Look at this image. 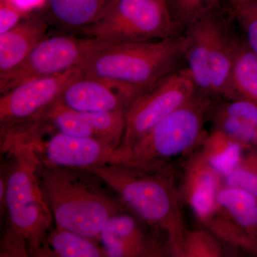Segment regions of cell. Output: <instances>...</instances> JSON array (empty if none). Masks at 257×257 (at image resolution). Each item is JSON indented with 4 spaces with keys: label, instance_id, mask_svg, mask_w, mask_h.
I'll return each mask as SVG.
<instances>
[{
    "label": "cell",
    "instance_id": "7c38bea8",
    "mask_svg": "<svg viewBox=\"0 0 257 257\" xmlns=\"http://www.w3.org/2000/svg\"><path fill=\"white\" fill-rule=\"evenodd\" d=\"M144 92L82 73L69 83L58 101L79 113L125 111Z\"/></svg>",
    "mask_w": 257,
    "mask_h": 257
},
{
    "label": "cell",
    "instance_id": "277c9868",
    "mask_svg": "<svg viewBox=\"0 0 257 257\" xmlns=\"http://www.w3.org/2000/svg\"><path fill=\"white\" fill-rule=\"evenodd\" d=\"M184 51V37L113 43L98 51L80 68L87 75L145 91L175 72Z\"/></svg>",
    "mask_w": 257,
    "mask_h": 257
},
{
    "label": "cell",
    "instance_id": "4fadbf2b",
    "mask_svg": "<svg viewBox=\"0 0 257 257\" xmlns=\"http://www.w3.org/2000/svg\"><path fill=\"white\" fill-rule=\"evenodd\" d=\"M224 184V179L208 163L200 148L189 155L179 193L182 200L203 224L217 211V196Z\"/></svg>",
    "mask_w": 257,
    "mask_h": 257
},
{
    "label": "cell",
    "instance_id": "83f0119b",
    "mask_svg": "<svg viewBox=\"0 0 257 257\" xmlns=\"http://www.w3.org/2000/svg\"><path fill=\"white\" fill-rule=\"evenodd\" d=\"M234 15L244 34L243 41L257 54V0L248 2Z\"/></svg>",
    "mask_w": 257,
    "mask_h": 257
},
{
    "label": "cell",
    "instance_id": "52a82bcc",
    "mask_svg": "<svg viewBox=\"0 0 257 257\" xmlns=\"http://www.w3.org/2000/svg\"><path fill=\"white\" fill-rule=\"evenodd\" d=\"M197 93L186 67L175 70L147 89L125 111L124 135L111 160L130 149Z\"/></svg>",
    "mask_w": 257,
    "mask_h": 257
},
{
    "label": "cell",
    "instance_id": "484cf974",
    "mask_svg": "<svg viewBox=\"0 0 257 257\" xmlns=\"http://www.w3.org/2000/svg\"><path fill=\"white\" fill-rule=\"evenodd\" d=\"M177 30L187 29L215 7L219 0H166Z\"/></svg>",
    "mask_w": 257,
    "mask_h": 257
},
{
    "label": "cell",
    "instance_id": "4316f807",
    "mask_svg": "<svg viewBox=\"0 0 257 257\" xmlns=\"http://www.w3.org/2000/svg\"><path fill=\"white\" fill-rule=\"evenodd\" d=\"M224 183L243 189L257 197V150L245 152L239 165L224 177Z\"/></svg>",
    "mask_w": 257,
    "mask_h": 257
},
{
    "label": "cell",
    "instance_id": "3957f363",
    "mask_svg": "<svg viewBox=\"0 0 257 257\" xmlns=\"http://www.w3.org/2000/svg\"><path fill=\"white\" fill-rule=\"evenodd\" d=\"M40 176L55 224L63 229L99 241L109 219L128 209L92 171L40 165Z\"/></svg>",
    "mask_w": 257,
    "mask_h": 257
},
{
    "label": "cell",
    "instance_id": "30bf717a",
    "mask_svg": "<svg viewBox=\"0 0 257 257\" xmlns=\"http://www.w3.org/2000/svg\"><path fill=\"white\" fill-rule=\"evenodd\" d=\"M82 73L76 67L55 75L28 79L1 93V128L35 118L58 100L69 83Z\"/></svg>",
    "mask_w": 257,
    "mask_h": 257
},
{
    "label": "cell",
    "instance_id": "2e32d148",
    "mask_svg": "<svg viewBox=\"0 0 257 257\" xmlns=\"http://www.w3.org/2000/svg\"><path fill=\"white\" fill-rule=\"evenodd\" d=\"M216 5L213 10L209 51L211 89L212 95L221 96L227 100L234 99L231 73L239 40L229 36L224 23L216 14Z\"/></svg>",
    "mask_w": 257,
    "mask_h": 257
},
{
    "label": "cell",
    "instance_id": "ac0fdd59",
    "mask_svg": "<svg viewBox=\"0 0 257 257\" xmlns=\"http://www.w3.org/2000/svg\"><path fill=\"white\" fill-rule=\"evenodd\" d=\"M217 202L231 220L257 242V197L224 184L218 194Z\"/></svg>",
    "mask_w": 257,
    "mask_h": 257
},
{
    "label": "cell",
    "instance_id": "f546056e",
    "mask_svg": "<svg viewBox=\"0 0 257 257\" xmlns=\"http://www.w3.org/2000/svg\"><path fill=\"white\" fill-rule=\"evenodd\" d=\"M12 4L18 7L25 13L35 9L45 3L46 0H6Z\"/></svg>",
    "mask_w": 257,
    "mask_h": 257
},
{
    "label": "cell",
    "instance_id": "7a4b0ae2",
    "mask_svg": "<svg viewBox=\"0 0 257 257\" xmlns=\"http://www.w3.org/2000/svg\"><path fill=\"white\" fill-rule=\"evenodd\" d=\"M1 152L8 157L1 166L6 179L3 229L26 242L30 256L41 257L47 236L55 224L42 187L40 163L32 147L17 139L2 136Z\"/></svg>",
    "mask_w": 257,
    "mask_h": 257
},
{
    "label": "cell",
    "instance_id": "8fae6325",
    "mask_svg": "<svg viewBox=\"0 0 257 257\" xmlns=\"http://www.w3.org/2000/svg\"><path fill=\"white\" fill-rule=\"evenodd\" d=\"M162 234L126 209L115 214L106 223L99 235V242L106 257L171 256L168 243L161 238Z\"/></svg>",
    "mask_w": 257,
    "mask_h": 257
},
{
    "label": "cell",
    "instance_id": "9c48e42d",
    "mask_svg": "<svg viewBox=\"0 0 257 257\" xmlns=\"http://www.w3.org/2000/svg\"><path fill=\"white\" fill-rule=\"evenodd\" d=\"M44 139L35 127H27L14 138L32 147L41 166L90 170L110 162L116 147L96 138L72 136L48 131Z\"/></svg>",
    "mask_w": 257,
    "mask_h": 257
},
{
    "label": "cell",
    "instance_id": "44dd1931",
    "mask_svg": "<svg viewBox=\"0 0 257 257\" xmlns=\"http://www.w3.org/2000/svg\"><path fill=\"white\" fill-rule=\"evenodd\" d=\"M234 98L242 97L257 104V54L243 41L238 42L231 73Z\"/></svg>",
    "mask_w": 257,
    "mask_h": 257
},
{
    "label": "cell",
    "instance_id": "5b68a950",
    "mask_svg": "<svg viewBox=\"0 0 257 257\" xmlns=\"http://www.w3.org/2000/svg\"><path fill=\"white\" fill-rule=\"evenodd\" d=\"M211 108L210 96L198 92L109 162L150 170L172 168L171 161L191 155L202 145L207 135L204 124Z\"/></svg>",
    "mask_w": 257,
    "mask_h": 257
},
{
    "label": "cell",
    "instance_id": "d4e9b609",
    "mask_svg": "<svg viewBox=\"0 0 257 257\" xmlns=\"http://www.w3.org/2000/svg\"><path fill=\"white\" fill-rule=\"evenodd\" d=\"M223 255L221 240L209 230L196 229L186 233L182 257H221Z\"/></svg>",
    "mask_w": 257,
    "mask_h": 257
},
{
    "label": "cell",
    "instance_id": "e0dca14e",
    "mask_svg": "<svg viewBox=\"0 0 257 257\" xmlns=\"http://www.w3.org/2000/svg\"><path fill=\"white\" fill-rule=\"evenodd\" d=\"M111 0H46L51 18L67 28L84 30L99 19Z\"/></svg>",
    "mask_w": 257,
    "mask_h": 257
},
{
    "label": "cell",
    "instance_id": "ffe728a7",
    "mask_svg": "<svg viewBox=\"0 0 257 257\" xmlns=\"http://www.w3.org/2000/svg\"><path fill=\"white\" fill-rule=\"evenodd\" d=\"M199 148L208 163L223 179L236 168L246 152L239 142L216 128L207 134Z\"/></svg>",
    "mask_w": 257,
    "mask_h": 257
},
{
    "label": "cell",
    "instance_id": "5bb4252c",
    "mask_svg": "<svg viewBox=\"0 0 257 257\" xmlns=\"http://www.w3.org/2000/svg\"><path fill=\"white\" fill-rule=\"evenodd\" d=\"M48 23L40 15L20 22L0 34V83L25 62L30 52L46 35Z\"/></svg>",
    "mask_w": 257,
    "mask_h": 257
},
{
    "label": "cell",
    "instance_id": "7402d4cb",
    "mask_svg": "<svg viewBox=\"0 0 257 257\" xmlns=\"http://www.w3.org/2000/svg\"><path fill=\"white\" fill-rule=\"evenodd\" d=\"M31 120L41 121L52 131L57 133L72 136L96 138L92 128L79 112L66 107L58 100Z\"/></svg>",
    "mask_w": 257,
    "mask_h": 257
},
{
    "label": "cell",
    "instance_id": "6da1fadb",
    "mask_svg": "<svg viewBox=\"0 0 257 257\" xmlns=\"http://www.w3.org/2000/svg\"><path fill=\"white\" fill-rule=\"evenodd\" d=\"M87 170L106 182L128 210L165 235L171 256L182 257L187 230L172 168L150 170L106 162Z\"/></svg>",
    "mask_w": 257,
    "mask_h": 257
},
{
    "label": "cell",
    "instance_id": "4dcf8cb0",
    "mask_svg": "<svg viewBox=\"0 0 257 257\" xmlns=\"http://www.w3.org/2000/svg\"><path fill=\"white\" fill-rule=\"evenodd\" d=\"M219 1L226 3V4L229 5L233 13H234L236 10L240 9V8L244 6L245 5L247 4L248 2L251 1V0H219Z\"/></svg>",
    "mask_w": 257,
    "mask_h": 257
},
{
    "label": "cell",
    "instance_id": "d6986e66",
    "mask_svg": "<svg viewBox=\"0 0 257 257\" xmlns=\"http://www.w3.org/2000/svg\"><path fill=\"white\" fill-rule=\"evenodd\" d=\"M106 257L99 241L56 226L47 236L41 257Z\"/></svg>",
    "mask_w": 257,
    "mask_h": 257
},
{
    "label": "cell",
    "instance_id": "8992f818",
    "mask_svg": "<svg viewBox=\"0 0 257 257\" xmlns=\"http://www.w3.org/2000/svg\"><path fill=\"white\" fill-rule=\"evenodd\" d=\"M166 0H111L99 19L83 30L116 43L155 41L176 36Z\"/></svg>",
    "mask_w": 257,
    "mask_h": 257
},
{
    "label": "cell",
    "instance_id": "ba28073f",
    "mask_svg": "<svg viewBox=\"0 0 257 257\" xmlns=\"http://www.w3.org/2000/svg\"><path fill=\"white\" fill-rule=\"evenodd\" d=\"M116 42L89 37L68 35L44 37L26 60L4 82L1 93L28 79L49 77L81 67L98 51Z\"/></svg>",
    "mask_w": 257,
    "mask_h": 257
},
{
    "label": "cell",
    "instance_id": "603a6c76",
    "mask_svg": "<svg viewBox=\"0 0 257 257\" xmlns=\"http://www.w3.org/2000/svg\"><path fill=\"white\" fill-rule=\"evenodd\" d=\"M79 114L92 128L96 138L104 140L118 148L124 133V111L79 113Z\"/></svg>",
    "mask_w": 257,
    "mask_h": 257
},
{
    "label": "cell",
    "instance_id": "9a60e30c",
    "mask_svg": "<svg viewBox=\"0 0 257 257\" xmlns=\"http://www.w3.org/2000/svg\"><path fill=\"white\" fill-rule=\"evenodd\" d=\"M212 9L198 18L186 29L184 60L198 92L210 96L211 89L209 51Z\"/></svg>",
    "mask_w": 257,
    "mask_h": 257
},
{
    "label": "cell",
    "instance_id": "cb8c5ba5",
    "mask_svg": "<svg viewBox=\"0 0 257 257\" xmlns=\"http://www.w3.org/2000/svg\"><path fill=\"white\" fill-rule=\"evenodd\" d=\"M214 128L239 142L246 151L257 150V125L245 120L223 114L211 108Z\"/></svg>",
    "mask_w": 257,
    "mask_h": 257
},
{
    "label": "cell",
    "instance_id": "f1b7e54d",
    "mask_svg": "<svg viewBox=\"0 0 257 257\" xmlns=\"http://www.w3.org/2000/svg\"><path fill=\"white\" fill-rule=\"evenodd\" d=\"M27 14L6 0H0V34L5 33L22 22Z\"/></svg>",
    "mask_w": 257,
    "mask_h": 257
}]
</instances>
